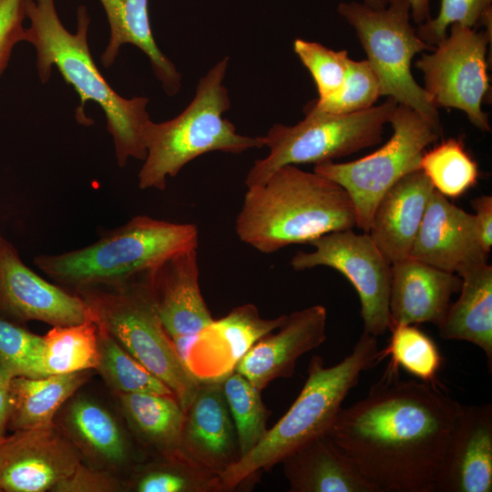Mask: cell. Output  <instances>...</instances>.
I'll use <instances>...</instances> for the list:
<instances>
[{
	"mask_svg": "<svg viewBox=\"0 0 492 492\" xmlns=\"http://www.w3.org/2000/svg\"><path fill=\"white\" fill-rule=\"evenodd\" d=\"M458 299L450 303L437 327L441 338L476 344L484 351L492 366V266L485 263L459 275Z\"/></svg>",
	"mask_w": 492,
	"mask_h": 492,
	"instance_id": "cell-27",
	"label": "cell"
},
{
	"mask_svg": "<svg viewBox=\"0 0 492 492\" xmlns=\"http://www.w3.org/2000/svg\"><path fill=\"white\" fill-rule=\"evenodd\" d=\"M99 1L110 29L108 43L101 55L103 67L108 68L115 63L123 45H134L148 56L166 94L176 95L181 87V75L155 42L149 16V0Z\"/></svg>",
	"mask_w": 492,
	"mask_h": 492,
	"instance_id": "cell-26",
	"label": "cell"
},
{
	"mask_svg": "<svg viewBox=\"0 0 492 492\" xmlns=\"http://www.w3.org/2000/svg\"><path fill=\"white\" fill-rule=\"evenodd\" d=\"M118 491H125L123 477L82 461L67 478L55 487L52 492Z\"/></svg>",
	"mask_w": 492,
	"mask_h": 492,
	"instance_id": "cell-39",
	"label": "cell"
},
{
	"mask_svg": "<svg viewBox=\"0 0 492 492\" xmlns=\"http://www.w3.org/2000/svg\"><path fill=\"white\" fill-rule=\"evenodd\" d=\"M5 436H3V437H0V441H1V440H2V439H3L4 437H5Z\"/></svg>",
	"mask_w": 492,
	"mask_h": 492,
	"instance_id": "cell-45",
	"label": "cell"
},
{
	"mask_svg": "<svg viewBox=\"0 0 492 492\" xmlns=\"http://www.w3.org/2000/svg\"><path fill=\"white\" fill-rule=\"evenodd\" d=\"M386 347L378 353L379 362L390 356L388 365L403 368L421 381L437 385L443 357L434 340L415 324L394 325Z\"/></svg>",
	"mask_w": 492,
	"mask_h": 492,
	"instance_id": "cell-33",
	"label": "cell"
},
{
	"mask_svg": "<svg viewBox=\"0 0 492 492\" xmlns=\"http://www.w3.org/2000/svg\"><path fill=\"white\" fill-rule=\"evenodd\" d=\"M43 344V336L0 313V365L15 376H42Z\"/></svg>",
	"mask_w": 492,
	"mask_h": 492,
	"instance_id": "cell-36",
	"label": "cell"
},
{
	"mask_svg": "<svg viewBox=\"0 0 492 492\" xmlns=\"http://www.w3.org/2000/svg\"><path fill=\"white\" fill-rule=\"evenodd\" d=\"M380 97V83L369 62L349 58L339 92L323 100L313 99L307 105L323 112L351 114L372 108Z\"/></svg>",
	"mask_w": 492,
	"mask_h": 492,
	"instance_id": "cell-35",
	"label": "cell"
},
{
	"mask_svg": "<svg viewBox=\"0 0 492 492\" xmlns=\"http://www.w3.org/2000/svg\"><path fill=\"white\" fill-rule=\"evenodd\" d=\"M15 376L11 371L0 365V437L5 436L10 409L9 387Z\"/></svg>",
	"mask_w": 492,
	"mask_h": 492,
	"instance_id": "cell-42",
	"label": "cell"
},
{
	"mask_svg": "<svg viewBox=\"0 0 492 492\" xmlns=\"http://www.w3.org/2000/svg\"><path fill=\"white\" fill-rule=\"evenodd\" d=\"M492 16V0H441L439 12L418 25L416 34L421 40L434 47L448 33L451 25L477 28Z\"/></svg>",
	"mask_w": 492,
	"mask_h": 492,
	"instance_id": "cell-38",
	"label": "cell"
},
{
	"mask_svg": "<svg viewBox=\"0 0 492 492\" xmlns=\"http://www.w3.org/2000/svg\"><path fill=\"white\" fill-rule=\"evenodd\" d=\"M92 371L41 377L13 376L7 429L15 432L54 424L60 408L89 380Z\"/></svg>",
	"mask_w": 492,
	"mask_h": 492,
	"instance_id": "cell-28",
	"label": "cell"
},
{
	"mask_svg": "<svg viewBox=\"0 0 492 492\" xmlns=\"http://www.w3.org/2000/svg\"><path fill=\"white\" fill-rule=\"evenodd\" d=\"M326 321L327 312L321 304L288 314L275 333L251 346L235 371L261 391L275 379L291 377L297 360L326 339Z\"/></svg>",
	"mask_w": 492,
	"mask_h": 492,
	"instance_id": "cell-21",
	"label": "cell"
},
{
	"mask_svg": "<svg viewBox=\"0 0 492 492\" xmlns=\"http://www.w3.org/2000/svg\"><path fill=\"white\" fill-rule=\"evenodd\" d=\"M448 30L432 52L422 54L415 63L424 88L437 108L461 110L475 128L489 132L482 105L489 92L487 53L491 32L458 24Z\"/></svg>",
	"mask_w": 492,
	"mask_h": 492,
	"instance_id": "cell-11",
	"label": "cell"
},
{
	"mask_svg": "<svg viewBox=\"0 0 492 492\" xmlns=\"http://www.w3.org/2000/svg\"><path fill=\"white\" fill-rule=\"evenodd\" d=\"M434 190L417 169L401 178L379 200L367 233L391 263L410 256Z\"/></svg>",
	"mask_w": 492,
	"mask_h": 492,
	"instance_id": "cell-23",
	"label": "cell"
},
{
	"mask_svg": "<svg viewBox=\"0 0 492 492\" xmlns=\"http://www.w3.org/2000/svg\"><path fill=\"white\" fill-rule=\"evenodd\" d=\"M488 255L475 215L434 190L409 257L459 276L487 263Z\"/></svg>",
	"mask_w": 492,
	"mask_h": 492,
	"instance_id": "cell-18",
	"label": "cell"
},
{
	"mask_svg": "<svg viewBox=\"0 0 492 492\" xmlns=\"http://www.w3.org/2000/svg\"><path fill=\"white\" fill-rule=\"evenodd\" d=\"M125 491L223 492L220 477L207 472L180 456H147L124 479Z\"/></svg>",
	"mask_w": 492,
	"mask_h": 492,
	"instance_id": "cell-29",
	"label": "cell"
},
{
	"mask_svg": "<svg viewBox=\"0 0 492 492\" xmlns=\"http://www.w3.org/2000/svg\"><path fill=\"white\" fill-rule=\"evenodd\" d=\"M24 8L29 21L25 42L36 49L40 81L46 83L55 67L79 96L80 105L76 108L77 122L92 123L85 115L87 101H94L103 109L118 166L124 167L130 158L144 160L152 123L147 111L149 98H125L106 81L89 51L90 17L86 6L77 8L75 33L69 32L61 22L55 0H24Z\"/></svg>",
	"mask_w": 492,
	"mask_h": 492,
	"instance_id": "cell-2",
	"label": "cell"
},
{
	"mask_svg": "<svg viewBox=\"0 0 492 492\" xmlns=\"http://www.w3.org/2000/svg\"><path fill=\"white\" fill-rule=\"evenodd\" d=\"M389 124L393 133L377 150L353 161L315 164L313 171L338 183L349 194L356 213V227L368 231L379 200L406 174L420 169L425 149L443 129L410 108L398 104Z\"/></svg>",
	"mask_w": 492,
	"mask_h": 492,
	"instance_id": "cell-10",
	"label": "cell"
},
{
	"mask_svg": "<svg viewBox=\"0 0 492 492\" xmlns=\"http://www.w3.org/2000/svg\"><path fill=\"white\" fill-rule=\"evenodd\" d=\"M407 2L410 5L411 15L417 25L431 17L430 0H407Z\"/></svg>",
	"mask_w": 492,
	"mask_h": 492,
	"instance_id": "cell-43",
	"label": "cell"
},
{
	"mask_svg": "<svg viewBox=\"0 0 492 492\" xmlns=\"http://www.w3.org/2000/svg\"><path fill=\"white\" fill-rule=\"evenodd\" d=\"M397 105L387 97L378 106L351 114L323 112L306 105L302 120L293 126L274 124L263 136L270 152L253 163L245 185L262 184L285 165L333 161L380 143Z\"/></svg>",
	"mask_w": 492,
	"mask_h": 492,
	"instance_id": "cell-8",
	"label": "cell"
},
{
	"mask_svg": "<svg viewBox=\"0 0 492 492\" xmlns=\"http://www.w3.org/2000/svg\"><path fill=\"white\" fill-rule=\"evenodd\" d=\"M419 169L434 189L446 198L456 199L475 187L478 176L477 161L458 138H449L425 150Z\"/></svg>",
	"mask_w": 492,
	"mask_h": 492,
	"instance_id": "cell-31",
	"label": "cell"
},
{
	"mask_svg": "<svg viewBox=\"0 0 492 492\" xmlns=\"http://www.w3.org/2000/svg\"><path fill=\"white\" fill-rule=\"evenodd\" d=\"M390 0H363V3L372 8L381 9L389 4Z\"/></svg>",
	"mask_w": 492,
	"mask_h": 492,
	"instance_id": "cell-44",
	"label": "cell"
},
{
	"mask_svg": "<svg viewBox=\"0 0 492 492\" xmlns=\"http://www.w3.org/2000/svg\"><path fill=\"white\" fill-rule=\"evenodd\" d=\"M222 389L234 423L241 457L267 433L270 413L262 402L261 391L241 373L234 371L226 377L222 381Z\"/></svg>",
	"mask_w": 492,
	"mask_h": 492,
	"instance_id": "cell-34",
	"label": "cell"
},
{
	"mask_svg": "<svg viewBox=\"0 0 492 492\" xmlns=\"http://www.w3.org/2000/svg\"><path fill=\"white\" fill-rule=\"evenodd\" d=\"M391 275V327L423 323L438 327L462 284L457 274L411 257L393 262Z\"/></svg>",
	"mask_w": 492,
	"mask_h": 492,
	"instance_id": "cell-22",
	"label": "cell"
},
{
	"mask_svg": "<svg viewBox=\"0 0 492 492\" xmlns=\"http://www.w3.org/2000/svg\"><path fill=\"white\" fill-rule=\"evenodd\" d=\"M179 454L190 464L220 477L240 459L222 382L200 383L184 410Z\"/></svg>",
	"mask_w": 492,
	"mask_h": 492,
	"instance_id": "cell-19",
	"label": "cell"
},
{
	"mask_svg": "<svg viewBox=\"0 0 492 492\" xmlns=\"http://www.w3.org/2000/svg\"><path fill=\"white\" fill-rule=\"evenodd\" d=\"M147 277L159 319L184 361L192 340L214 320L199 285L197 248L169 257Z\"/></svg>",
	"mask_w": 492,
	"mask_h": 492,
	"instance_id": "cell-16",
	"label": "cell"
},
{
	"mask_svg": "<svg viewBox=\"0 0 492 492\" xmlns=\"http://www.w3.org/2000/svg\"><path fill=\"white\" fill-rule=\"evenodd\" d=\"M293 50L313 77L318 91L317 99L323 100L339 92L350 58L346 50L335 51L301 38L294 40Z\"/></svg>",
	"mask_w": 492,
	"mask_h": 492,
	"instance_id": "cell-37",
	"label": "cell"
},
{
	"mask_svg": "<svg viewBox=\"0 0 492 492\" xmlns=\"http://www.w3.org/2000/svg\"><path fill=\"white\" fill-rule=\"evenodd\" d=\"M0 238H1V236H0Z\"/></svg>",
	"mask_w": 492,
	"mask_h": 492,
	"instance_id": "cell-46",
	"label": "cell"
},
{
	"mask_svg": "<svg viewBox=\"0 0 492 492\" xmlns=\"http://www.w3.org/2000/svg\"><path fill=\"white\" fill-rule=\"evenodd\" d=\"M0 313L25 323L65 326L92 319L86 302L52 284L26 266L15 248L0 238Z\"/></svg>",
	"mask_w": 492,
	"mask_h": 492,
	"instance_id": "cell-15",
	"label": "cell"
},
{
	"mask_svg": "<svg viewBox=\"0 0 492 492\" xmlns=\"http://www.w3.org/2000/svg\"><path fill=\"white\" fill-rule=\"evenodd\" d=\"M483 248L490 253L492 246V196L481 195L471 201Z\"/></svg>",
	"mask_w": 492,
	"mask_h": 492,
	"instance_id": "cell-41",
	"label": "cell"
},
{
	"mask_svg": "<svg viewBox=\"0 0 492 492\" xmlns=\"http://www.w3.org/2000/svg\"><path fill=\"white\" fill-rule=\"evenodd\" d=\"M313 251H298L291 259L296 271L326 266L342 273L361 302L364 332L383 335L391 327L389 295L392 263L367 232L353 229L324 234L310 243Z\"/></svg>",
	"mask_w": 492,
	"mask_h": 492,
	"instance_id": "cell-12",
	"label": "cell"
},
{
	"mask_svg": "<svg viewBox=\"0 0 492 492\" xmlns=\"http://www.w3.org/2000/svg\"><path fill=\"white\" fill-rule=\"evenodd\" d=\"M378 353L376 337L364 332L352 353L333 366L326 367L321 356L313 355L295 401L260 442L220 476L222 491L235 490L307 442L327 435L361 374L379 363Z\"/></svg>",
	"mask_w": 492,
	"mask_h": 492,
	"instance_id": "cell-4",
	"label": "cell"
},
{
	"mask_svg": "<svg viewBox=\"0 0 492 492\" xmlns=\"http://www.w3.org/2000/svg\"><path fill=\"white\" fill-rule=\"evenodd\" d=\"M286 317L283 314L264 319L254 304L237 306L224 317L214 319L195 336L184 362L200 383H221L235 371L251 346L278 329Z\"/></svg>",
	"mask_w": 492,
	"mask_h": 492,
	"instance_id": "cell-17",
	"label": "cell"
},
{
	"mask_svg": "<svg viewBox=\"0 0 492 492\" xmlns=\"http://www.w3.org/2000/svg\"><path fill=\"white\" fill-rule=\"evenodd\" d=\"M354 227L356 213L347 191L296 165L282 166L262 184L248 188L235 221L239 239L266 254Z\"/></svg>",
	"mask_w": 492,
	"mask_h": 492,
	"instance_id": "cell-3",
	"label": "cell"
},
{
	"mask_svg": "<svg viewBox=\"0 0 492 492\" xmlns=\"http://www.w3.org/2000/svg\"><path fill=\"white\" fill-rule=\"evenodd\" d=\"M147 272L113 285L76 290L92 320L163 382L185 410L200 382L190 372L158 314Z\"/></svg>",
	"mask_w": 492,
	"mask_h": 492,
	"instance_id": "cell-7",
	"label": "cell"
},
{
	"mask_svg": "<svg viewBox=\"0 0 492 492\" xmlns=\"http://www.w3.org/2000/svg\"><path fill=\"white\" fill-rule=\"evenodd\" d=\"M229 59L224 57L200 77L193 99L172 119L152 121L147 155L138 172L141 190H163L189 162L208 152L239 154L264 147L263 136H243L223 118L231 101L223 85Z\"/></svg>",
	"mask_w": 492,
	"mask_h": 492,
	"instance_id": "cell-6",
	"label": "cell"
},
{
	"mask_svg": "<svg viewBox=\"0 0 492 492\" xmlns=\"http://www.w3.org/2000/svg\"><path fill=\"white\" fill-rule=\"evenodd\" d=\"M337 11L354 29L378 77L381 96L394 98L442 128L438 108L412 75L414 56L434 47L421 40L411 25L407 0H390L381 9L342 2Z\"/></svg>",
	"mask_w": 492,
	"mask_h": 492,
	"instance_id": "cell-9",
	"label": "cell"
},
{
	"mask_svg": "<svg viewBox=\"0 0 492 492\" xmlns=\"http://www.w3.org/2000/svg\"><path fill=\"white\" fill-rule=\"evenodd\" d=\"M282 463L291 492H375L328 435L307 442Z\"/></svg>",
	"mask_w": 492,
	"mask_h": 492,
	"instance_id": "cell-24",
	"label": "cell"
},
{
	"mask_svg": "<svg viewBox=\"0 0 492 492\" xmlns=\"http://www.w3.org/2000/svg\"><path fill=\"white\" fill-rule=\"evenodd\" d=\"M24 0H0V77L15 46L25 42Z\"/></svg>",
	"mask_w": 492,
	"mask_h": 492,
	"instance_id": "cell-40",
	"label": "cell"
},
{
	"mask_svg": "<svg viewBox=\"0 0 492 492\" xmlns=\"http://www.w3.org/2000/svg\"><path fill=\"white\" fill-rule=\"evenodd\" d=\"M42 376L96 370L98 363L97 326L92 319L53 326L43 336Z\"/></svg>",
	"mask_w": 492,
	"mask_h": 492,
	"instance_id": "cell-30",
	"label": "cell"
},
{
	"mask_svg": "<svg viewBox=\"0 0 492 492\" xmlns=\"http://www.w3.org/2000/svg\"><path fill=\"white\" fill-rule=\"evenodd\" d=\"M198 241L195 224L139 215L89 246L39 255L34 262L51 279L75 290L113 285L151 271L180 251L197 248Z\"/></svg>",
	"mask_w": 492,
	"mask_h": 492,
	"instance_id": "cell-5",
	"label": "cell"
},
{
	"mask_svg": "<svg viewBox=\"0 0 492 492\" xmlns=\"http://www.w3.org/2000/svg\"><path fill=\"white\" fill-rule=\"evenodd\" d=\"M82 461L55 423L13 432L0 441V492H52Z\"/></svg>",
	"mask_w": 492,
	"mask_h": 492,
	"instance_id": "cell-13",
	"label": "cell"
},
{
	"mask_svg": "<svg viewBox=\"0 0 492 492\" xmlns=\"http://www.w3.org/2000/svg\"><path fill=\"white\" fill-rule=\"evenodd\" d=\"M492 491V405L461 404L435 492Z\"/></svg>",
	"mask_w": 492,
	"mask_h": 492,
	"instance_id": "cell-20",
	"label": "cell"
},
{
	"mask_svg": "<svg viewBox=\"0 0 492 492\" xmlns=\"http://www.w3.org/2000/svg\"><path fill=\"white\" fill-rule=\"evenodd\" d=\"M136 446L147 456H179L184 410L170 395L113 393Z\"/></svg>",
	"mask_w": 492,
	"mask_h": 492,
	"instance_id": "cell-25",
	"label": "cell"
},
{
	"mask_svg": "<svg viewBox=\"0 0 492 492\" xmlns=\"http://www.w3.org/2000/svg\"><path fill=\"white\" fill-rule=\"evenodd\" d=\"M460 407L437 385L403 380L387 365L327 435L375 492H435Z\"/></svg>",
	"mask_w": 492,
	"mask_h": 492,
	"instance_id": "cell-1",
	"label": "cell"
},
{
	"mask_svg": "<svg viewBox=\"0 0 492 492\" xmlns=\"http://www.w3.org/2000/svg\"><path fill=\"white\" fill-rule=\"evenodd\" d=\"M97 334L99 356L95 371L113 393L174 395L163 382L130 355L107 332L97 327Z\"/></svg>",
	"mask_w": 492,
	"mask_h": 492,
	"instance_id": "cell-32",
	"label": "cell"
},
{
	"mask_svg": "<svg viewBox=\"0 0 492 492\" xmlns=\"http://www.w3.org/2000/svg\"><path fill=\"white\" fill-rule=\"evenodd\" d=\"M54 423L77 448L83 462L91 466L125 479L145 458L138 452L122 417L120 420L104 403L88 395L76 392L60 408Z\"/></svg>",
	"mask_w": 492,
	"mask_h": 492,
	"instance_id": "cell-14",
	"label": "cell"
}]
</instances>
